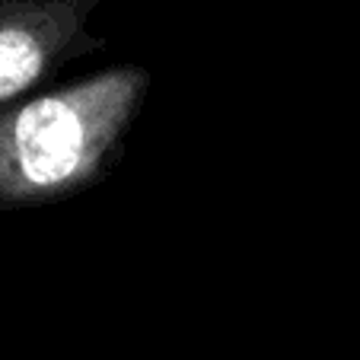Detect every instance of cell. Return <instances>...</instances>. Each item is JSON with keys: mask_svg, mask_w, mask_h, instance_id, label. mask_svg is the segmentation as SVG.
<instances>
[{"mask_svg": "<svg viewBox=\"0 0 360 360\" xmlns=\"http://www.w3.org/2000/svg\"><path fill=\"white\" fill-rule=\"evenodd\" d=\"M153 74L112 64L0 109V211L61 204L122 163Z\"/></svg>", "mask_w": 360, "mask_h": 360, "instance_id": "cell-1", "label": "cell"}, {"mask_svg": "<svg viewBox=\"0 0 360 360\" xmlns=\"http://www.w3.org/2000/svg\"><path fill=\"white\" fill-rule=\"evenodd\" d=\"M102 0H0V109L109 41L89 32Z\"/></svg>", "mask_w": 360, "mask_h": 360, "instance_id": "cell-2", "label": "cell"}]
</instances>
